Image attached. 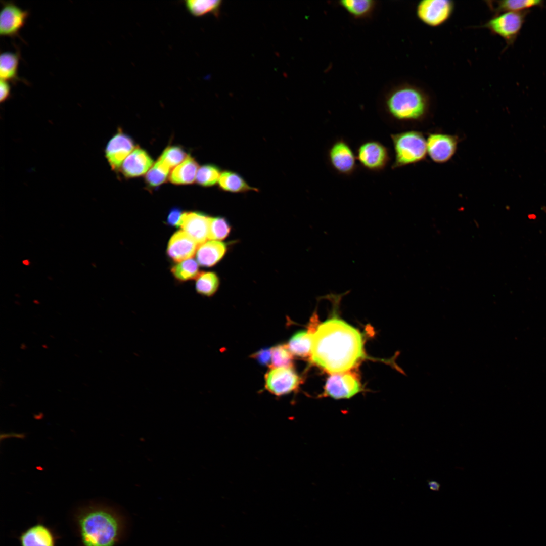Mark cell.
Returning a JSON list of instances; mask_svg holds the SVG:
<instances>
[{"mask_svg": "<svg viewBox=\"0 0 546 546\" xmlns=\"http://www.w3.org/2000/svg\"><path fill=\"white\" fill-rule=\"evenodd\" d=\"M431 99L423 89L409 83L397 86L385 99V109L394 119L401 122H420L430 113Z\"/></svg>", "mask_w": 546, "mask_h": 546, "instance_id": "3", "label": "cell"}, {"mask_svg": "<svg viewBox=\"0 0 546 546\" xmlns=\"http://www.w3.org/2000/svg\"><path fill=\"white\" fill-rule=\"evenodd\" d=\"M0 12V35L14 38L19 36L29 16L27 10L22 9L12 1H2Z\"/></svg>", "mask_w": 546, "mask_h": 546, "instance_id": "11", "label": "cell"}, {"mask_svg": "<svg viewBox=\"0 0 546 546\" xmlns=\"http://www.w3.org/2000/svg\"><path fill=\"white\" fill-rule=\"evenodd\" d=\"M251 357L256 360L259 364L270 366L271 362V349H261L252 354Z\"/></svg>", "mask_w": 546, "mask_h": 546, "instance_id": "33", "label": "cell"}, {"mask_svg": "<svg viewBox=\"0 0 546 546\" xmlns=\"http://www.w3.org/2000/svg\"><path fill=\"white\" fill-rule=\"evenodd\" d=\"M133 139L119 130L109 141L105 148V157L111 168L118 170L125 158L135 149Z\"/></svg>", "mask_w": 546, "mask_h": 546, "instance_id": "13", "label": "cell"}, {"mask_svg": "<svg viewBox=\"0 0 546 546\" xmlns=\"http://www.w3.org/2000/svg\"><path fill=\"white\" fill-rule=\"evenodd\" d=\"M221 172L220 168L217 165L206 164L199 168L196 181L201 186L212 187L218 184Z\"/></svg>", "mask_w": 546, "mask_h": 546, "instance_id": "28", "label": "cell"}, {"mask_svg": "<svg viewBox=\"0 0 546 546\" xmlns=\"http://www.w3.org/2000/svg\"><path fill=\"white\" fill-rule=\"evenodd\" d=\"M188 156L181 147L169 146L164 149L158 160L170 169L180 164Z\"/></svg>", "mask_w": 546, "mask_h": 546, "instance_id": "30", "label": "cell"}, {"mask_svg": "<svg viewBox=\"0 0 546 546\" xmlns=\"http://www.w3.org/2000/svg\"><path fill=\"white\" fill-rule=\"evenodd\" d=\"M271 362L270 368L291 367L293 355L289 350L287 344H278L271 348Z\"/></svg>", "mask_w": 546, "mask_h": 546, "instance_id": "31", "label": "cell"}, {"mask_svg": "<svg viewBox=\"0 0 546 546\" xmlns=\"http://www.w3.org/2000/svg\"><path fill=\"white\" fill-rule=\"evenodd\" d=\"M264 379L265 389L276 396L285 395L295 391L301 381L292 367L271 368Z\"/></svg>", "mask_w": 546, "mask_h": 546, "instance_id": "7", "label": "cell"}, {"mask_svg": "<svg viewBox=\"0 0 546 546\" xmlns=\"http://www.w3.org/2000/svg\"><path fill=\"white\" fill-rule=\"evenodd\" d=\"M210 217L199 212H184L179 226L199 245L208 241Z\"/></svg>", "mask_w": 546, "mask_h": 546, "instance_id": "15", "label": "cell"}, {"mask_svg": "<svg viewBox=\"0 0 546 546\" xmlns=\"http://www.w3.org/2000/svg\"><path fill=\"white\" fill-rule=\"evenodd\" d=\"M455 4L451 0H423L417 5L418 18L425 25L436 27L446 23L452 16Z\"/></svg>", "mask_w": 546, "mask_h": 546, "instance_id": "6", "label": "cell"}, {"mask_svg": "<svg viewBox=\"0 0 546 546\" xmlns=\"http://www.w3.org/2000/svg\"><path fill=\"white\" fill-rule=\"evenodd\" d=\"M171 272L176 279L181 282L196 279L201 273L198 262L192 258L178 262L171 268Z\"/></svg>", "mask_w": 546, "mask_h": 546, "instance_id": "25", "label": "cell"}, {"mask_svg": "<svg viewBox=\"0 0 546 546\" xmlns=\"http://www.w3.org/2000/svg\"><path fill=\"white\" fill-rule=\"evenodd\" d=\"M429 488L430 490L434 491H438L440 488V484L435 481H429L428 482Z\"/></svg>", "mask_w": 546, "mask_h": 546, "instance_id": "36", "label": "cell"}, {"mask_svg": "<svg viewBox=\"0 0 546 546\" xmlns=\"http://www.w3.org/2000/svg\"><path fill=\"white\" fill-rule=\"evenodd\" d=\"M73 521L80 546H116L125 534L124 517L103 503L91 502L78 507Z\"/></svg>", "mask_w": 546, "mask_h": 546, "instance_id": "2", "label": "cell"}, {"mask_svg": "<svg viewBox=\"0 0 546 546\" xmlns=\"http://www.w3.org/2000/svg\"><path fill=\"white\" fill-rule=\"evenodd\" d=\"M219 283V279L215 272H203L196 278L195 289L198 294L210 297L217 291Z\"/></svg>", "mask_w": 546, "mask_h": 546, "instance_id": "26", "label": "cell"}, {"mask_svg": "<svg viewBox=\"0 0 546 546\" xmlns=\"http://www.w3.org/2000/svg\"><path fill=\"white\" fill-rule=\"evenodd\" d=\"M59 538L55 530L40 520L17 537L20 546H56Z\"/></svg>", "mask_w": 546, "mask_h": 546, "instance_id": "14", "label": "cell"}, {"mask_svg": "<svg viewBox=\"0 0 546 546\" xmlns=\"http://www.w3.org/2000/svg\"><path fill=\"white\" fill-rule=\"evenodd\" d=\"M23 263L25 265L29 264V261L27 260H25L23 261Z\"/></svg>", "mask_w": 546, "mask_h": 546, "instance_id": "37", "label": "cell"}, {"mask_svg": "<svg viewBox=\"0 0 546 546\" xmlns=\"http://www.w3.org/2000/svg\"><path fill=\"white\" fill-rule=\"evenodd\" d=\"M11 87L9 82L0 80V102H4L7 100L11 96Z\"/></svg>", "mask_w": 546, "mask_h": 546, "instance_id": "35", "label": "cell"}, {"mask_svg": "<svg viewBox=\"0 0 546 546\" xmlns=\"http://www.w3.org/2000/svg\"><path fill=\"white\" fill-rule=\"evenodd\" d=\"M317 320L315 313L311 317L308 329L295 333L290 338L287 345L293 355L303 358L310 357L313 336L318 325Z\"/></svg>", "mask_w": 546, "mask_h": 546, "instance_id": "17", "label": "cell"}, {"mask_svg": "<svg viewBox=\"0 0 546 546\" xmlns=\"http://www.w3.org/2000/svg\"><path fill=\"white\" fill-rule=\"evenodd\" d=\"M529 12H507L494 15L478 27L486 28L501 37L510 46L516 40Z\"/></svg>", "mask_w": 546, "mask_h": 546, "instance_id": "5", "label": "cell"}, {"mask_svg": "<svg viewBox=\"0 0 546 546\" xmlns=\"http://www.w3.org/2000/svg\"><path fill=\"white\" fill-rule=\"evenodd\" d=\"M199 165L190 155L180 164L174 167L169 176L171 183L175 185H188L193 183L196 177Z\"/></svg>", "mask_w": 546, "mask_h": 546, "instance_id": "20", "label": "cell"}, {"mask_svg": "<svg viewBox=\"0 0 546 546\" xmlns=\"http://www.w3.org/2000/svg\"><path fill=\"white\" fill-rule=\"evenodd\" d=\"M20 56L19 51L15 52L7 51L1 53L0 55L1 80L14 83L21 80L18 73Z\"/></svg>", "mask_w": 546, "mask_h": 546, "instance_id": "23", "label": "cell"}, {"mask_svg": "<svg viewBox=\"0 0 546 546\" xmlns=\"http://www.w3.org/2000/svg\"><path fill=\"white\" fill-rule=\"evenodd\" d=\"M153 165V160L145 150L135 148L125 158L121 171L127 178H133L147 173Z\"/></svg>", "mask_w": 546, "mask_h": 546, "instance_id": "18", "label": "cell"}, {"mask_svg": "<svg viewBox=\"0 0 546 546\" xmlns=\"http://www.w3.org/2000/svg\"><path fill=\"white\" fill-rule=\"evenodd\" d=\"M199 245L183 230L175 232L170 238L166 249L167 256L173 261L179 262L192 258Z\"/></svg>", "mask_w": 546, "mask_h": 546, "instance_id": "16", "label": "cell"}, {"mask_svg": "<svg viewBox=\"0 0 546 546\" xmlns=\"http://www.w3.org/2000/svg\"><path fill=\"white\" fill-rule=\"evenodd\" d=\"M218 185L221 190L234 193L258 191L257 188L250 186L240 174L229 170L222 171Z\"/></svg>", "mask_w": 546, "mask_h": 546, "instance_id": "22", "label": "cell"}, {"mask_svg": "<svg viewBox=\"0 0 546 546\" xmlns=\"http://www.w3.org/2000/svg\"><path fill=\"white\" fill-rule=\"evenodd\" d=\"M328 157L332 168L339 174L350 175L356 168V156L343 139L335 141L330 147Z\"/></svg>", "mask_w": 546, "mask_h": 546, "instance_id": "12", "label": "cell"}, {"mask_svg": "<svg viewBox=\"0 0 546 546\" xmlns=\"http://www.w3.org/2000/svg\"><path fill=\"white\" fill-rule=\"evenodd\" d=\"M231 226L226 219L221 217H210L208 239L220 241L230 234Z\"/></svg>", "mask_w": 546, "mask_h": 546, "instance_id": "32", "label": "cell"}, {"mask_svg": "<svg viewBox=\"0 0 546 546\" xmlns=\"http://www.w3.org/2000/svg\"><path fill=\"white\" fill-rule=\"evenodd\" d=\"M367 357L360 331L337 316L320 324L313 334L310 358L331 374L350 371Z\"/></svg>", "mask_w": 546, "mask_h": 546, "instance_id": "1", "label": "cell"}, {"mask_svg": "<svg viewBox=\"0 0 546 546\" xmlns=\"http://www.w3.org/2000/svg\"><path fill=\"white\" fill-rule=\"evenodd\" d=\"M183 211L177 207H173L169 211L166 224L171 226H179V221L183 214Z\"/></svg>", "mask_w": 546, "mask_h": 546, "instance_id": "34", "label": "cell"}, {"mask_svg": "<svg viewBox=\"0 0 546 546\" xmlns=\"http://www.w3.org/2000/svg\"><path fill=\"white\" fill-rule=\"evenodd\" d=\"M460 141L456 135L442 132H432L427 139V155L437 164L449 161L456 154Z\"/></svg>", "mask_w": 546, "mask_h": 546, "instance_id": "10", "label": "cell"}, {"mask_svg": "<svg viewBox=\"0 0 546 546\" xmlns=\"http://www.w3.org/2000/svg\"><path fill=\"white\" fill-rule=\"evenodd\" d=\"M170 168L157 160L146 173L145 182L150 187L160 186L167 180Z\"/></svg>", "mask_w": 546, "mask_h": 546, "instance_id": "29", "label": "cell"}, {"mask_svg": "<svg viewBox=\"0 0 546 546\" xmlns=\"http://www.w3.org/2000/svg\"><path fill=\"white\" fill-rule=\"evenodd\" d=\"M226 252V245L220 241L208 240L199 245L196 251L198 264L211 267L218 263Z\"/></svg>", "mask_w": 546, "mask_h": 546, "instance_id": "19", "label": "cell"}, {"mask_svg": "<svg viewBox=\"0 0 546 546\" xmlns=\"http://www.w3.org/2000/svg\"><path fill=\"white\" fill-rule=\"evenodd\" d=\"M356 156L362 167L374 172L385 169L390 160L387 148L375 140L361 143L357 149Z\"/></svg>", "mask_w": 546, "mask_h": 546, "instance_id": "9", "label": "cell"}, {"mask_svg": "<svg viewBox=\"0 0 546 546\" xmlns=\"http://www.w3.org/2000/svg\"><path fill=\"white\" fill-rule=\"evenodd\" d=\"M221 3L219 0H188L185 2V5L191 14L199 17L210 13L217 15Z\"/></svg>", "mask_w": 546, "mask_h": 546, "instance_id": "27", "label": "cell"}, {"mask_svg": "<svg viewBox=\"0 0 546 546\" xmlns=\"http://www.w3.org/2000/svg\"><path fill=\"white\" fill-rule=\"evenodd\" d=\"M394 161L392 169H397L424 160L427 155L426 139L420 131L410 130L391 134Z\"/></svg>", "mask_w": 546, "mask_h": 546, "instance_id": "4", "label": "cell"}, {"mask_svg": "<svg viewBox=\"0 0 546 546\" xmlns=\"http://www.w3.org/2000/svg\"><path fill=\"white\" fill-rule=\"evenodd\" d=\"M363 390L357 376L351 372L332 374L324 387L322 396L348 399Z\"/></svg>", "mask_w": 546, "mask_h": 546, "instance_id": "8", "label": "cell"}, {"mask_svg": "<svg viewBox=\"0 0 546 546\" xmlns=\"http://www.w3.org/2000/svg\"><path fill=\"white\" fill-rule=\"evenodd\" d=\"M339 5L355 18L369 16L374 10L376 2L372 0H342Z\"/></svg>", "mask_w": 546, "mask_h": 546, "instance_id": "24", "label": "cell"}, {"mask_svg": "<svg viewBox=\"0 0 546 546\" xmlns=\"http://www.w3.org/2000/svg\"><path fill=\"white\" fill-rule=\"evenodd\" d=\"M486 3L494 15L507 12L529 11L531 8L544 5V2L540 0H504Z\"/></svg>", "mask_w": 546, "mask_h": 546, "instance_id": "21", "label": "cell"}]
</instances>
